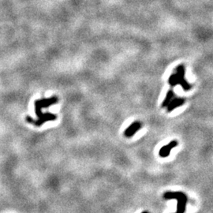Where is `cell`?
<instances>
[{
	"label": "cell",
	"mask_w": 213,
	"mask_h": 213,
	"mask_svg": "<svg viewBox=\"0 0 213 213\" xmlns=\"http://www.w3.org/2000/svg\"><path fill=\"white\" fill-rule=\"evenodd\" d=\"M58 99L57 96H51V98L48 99H41L37 100L35 101V113L38 117V119L34 120L30 116L26 117V121L31 124L35 125L36 126H41L45 122L48 121H54L57 118V116L55 114H53L51 113H43V108H49L50 106L56 104L58 102Z\"/></svg>",
	"instance_id": "1"
},
{
	"label": "cell",
	"mask_w": 213,
	"mask_h": 213,
	"mask_svg": "<svg viewBox=\"0 0 213 213\" xmlns=\"http://www.w3.org/2000/svg\"><path fill=\"white\" fill-rule=\"evenodd\" d=\"M177 73H173L169 78L168 82L172 87L175 86L176 85L179 84L183 86V89L186 91L189 90L192 87V85H189L186 80H185V68L183 65H180L176 69Z\"/></svg>",
	"instance_id": "2"
},
{
	"label": "cell",
	"mask_w": 213,
	"mask_h": 213,
	"mask_svg": "<svg viewBox=\"0 0 213 213\" xmlns=\"http://www.w3.org/2000/svg\"><path fill=\"white\" fill-rule=\"evenodd\" d=\"M164 198L166 200L177 199L178 207L176 213H184L186 211V203L188 197L183 192H166L164 194Z\"/></svg>",
	"instance_id": "3"
},
{
	"label": "cell",
	"mask_w": 213,
	"mask_h": 213,
	"mask_svg": "<svg viewBox=\"0 0 213 213\" xmlns=\"http://www.w3.org/2000/svg\"><path fill=\"white\" fill-rule=\"evenodd\" d=\"M178 141H170L168 145H165V146L162 147L160 150V152H159V155L160 156L163 157V158H165V157L169 156L170 153V151L172 150V148H174V147H176L178 145Z\"/></svg>",
	"instance_id": "4"
},
{
	"label": "cell",
	"mask_w": 213,
	"mask_h": 213,
	"mask_svg": "<svg viewBox=\"0 0 213 213\" xmlns=\"http://www.w3.org/2000/svg\"><path fill=\"white\" fill-rule=\"evenodd\" d=\"M141 128V122H134L125 130L124 135L126 137H131L132 136L135 134L136 132L140 130Z\"/></svg>",
	"instance_id": "5"
},
{
	"label": "cell",
	"mask_w": 213,
	"mask_h": 213,
	"mask_svg": "<svg viewBox=\"0 0 213 213\" xmlns=\"http://www.w3.org/2000/svg\"><path fill=\"white\" fill-rule=\"evenodd\" d=\"M186 102V100L184 98H174V99H171V100L169 102L167 107V111L170 112L172 111L173 110L175 109V108H178L180 106L183 105L184 103Z\"/></svg>",
	"instance_id": "6"
},
{
	"label": "cell",
	"mask_w": 213,
	"mask_h": 213,
	"mask_svg": "<svg viewBox=\"0 0 213 213\" xmlns=\"http://www.w3.org/2000/svg\"><path fill=\"white\" fill-rule=\"evenodd\" d=\"M174 92H173L172 90H169L168 92H167V95H166L165 100H164V101L162 104V108H165V107H167V106L168 105L169 102L171 100V99L174 98Z\"/></svg>",
	"instance_id": "7"
},
{
	"label": "cell",
	"mask_w": 213,
	"mask_h": 213,
	"mask_svg": "<svg viewBox=\"0 0 213 213\" xmlns=\"http://www.w3.org/2000/svg\"><path fill=\"white\" fill-rule=\"evenodd\" d=\"M141 213H148V211H143V212H141Z\"/></svg>",
	"instance_id": "8"
}]
</instances>
